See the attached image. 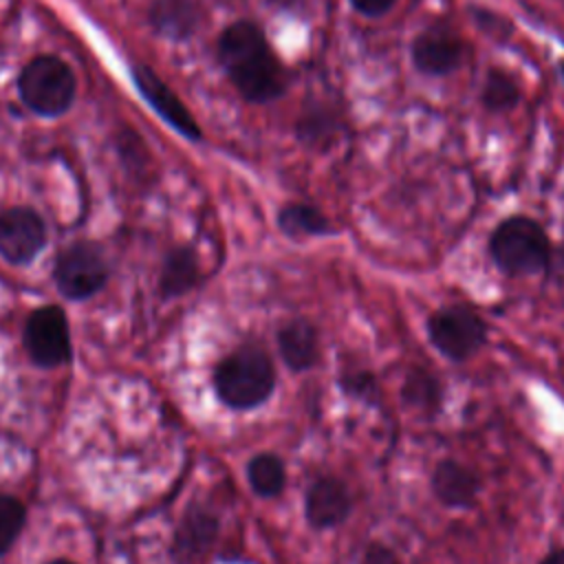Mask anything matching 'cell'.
<instances>
[{
  "label": "cell",
  "mask_w": 564,
  "mask_h": 564,
  "mask_svg": "<svg viewBox=\"0 0 564 564\" xmlns=\"http://www.w3.org/2000/svg\"><path fill=\"white\" fill-rule=\"evenodd\" d=\"M218 59L234 88L253 104L284 95L286 73L262 29L249 20L229 24L218 40Z\"/></svg>",
  "instance_id": "1"
},
{
  "label": "cell",
  "mask_w": 564,
  "mask_h": 564,
  "mask_svg": "<svg viewBox=\"0 0 564 564\" xmlns=\"http://www.w3.org/2000/svg\"><path fill=\"white\" fill-rule=\"evenodd\" d=\"M275 388V370L258 346H242L227 355L214 372L218 399L234 410H251L264 403Z\"/></svg>",
  "instance_id": "2"
},
{
  "label": "cell",
  "mask_w": 564,
  "mask_h": 564,
  "mask_svg": "<svg viewBox=\"0 0 564 564\" xmlns=\"http://www.w3.org/2000/svg\"><path fill=\"white\" fill-rule=\"evenodd\" d=\"M77 93L73 68L57 55H35L18 75V95L22 104L46 119L70 110Z\"/></svg>",
  "instance_id": "3"
},
{
  "label": "cell",
  "mask_w": 564,
  "mask_h": 564,
  "mask_svg": "<svg viewBox=\"0 0 564 564\" xmlns=\"http://www.w3.org/2000/svg\"><path fill=\"white\" fill-rule=\"evenodd\" d=\"M494 262L509 275H533L549 264L551 245L544 229L529 216L502 220L489 240Z\"/></svg>",
  "instance_id": "4"
},
{
  "label": "cell",
  "mask_w": 564,
  "mask_h": 564,
  "mask_svg": "<svg viewBox=\"0 0 564 564\" xmlns=\"http://www.w3.org/2000/svg\"><path fill=\"white\" fill-rule=\"evenodd\" d=\"M53 280L57 291L68 300L93 297L108 280L104 251L88 240L64 247L55 258Z\"/></svg>",
  "instance_id": "5"
},
{
  "label": "cell",
  "mask_w": 564,
  "mask_h": 564,
  "mask_svg": "<svg viewBox=\"0 0 564 564\" xmlns=\"http://www.w3.org/2000/svg\"><path fill=\"white\" fill-rule=\"evenodd\" d=\"M427 335L441 355L452 361H465L482 348L487 328L471 308L445 306L430 317Z\"/></svg>",
  "instance_id": "6"
},
{
  "label": "cell",
  "mask_w": 564,
  "mask_h": 564,
  "mask_svg": "<svg viewBox=\"0 0 564 564\" xmlns=\"http://www.w3.org/2000/svg\"><path fill=\"white\" fill-rule=\"evenodd\" d=\"M22 341L35 366H64L70 359V333L64 311L55 304L35 308L24 324Z\"/></svg>",
  "instance_id": "7"
},
{
  "label": "cell",
  "mask_w": 564,
  "mask_h": 564,
  "mask_svg": "<svg viewBox=\"0 0 564 564\" xmlns=\"http://www.w3.org/2000/svg\"><path fill=\"white\" fill-rule=\"evenodd\" d=\"M46 245V225L31 207L0 212V256L11 264H29Z\"/></svg>",
  "instance_id": "8"
},
{
  "label": "cell",
  "mask_w": 564,
  "mask_h": 564,
  "mask_svg": "<svg viewBox=\"0 0 564 564\" xmlns=\"http://www.w3.org/2000/svg\"><path fill=\"white\" fill-rule=\"evenodd\" d=\"M130 77L134 82V88L139 95L152 106V110L176 132H181L189 141H200L203 132L192 117V112L185 108V104L178 99V95L145 64H132Z\"/></svg>",
  "instance_id": "9"
},
{
  "label": "cell",
  "mask_w": 564,
  "mask_h": 564,
  "mask_svg": "<svg viewBox=\"0 0 564 564\" xmlns=\"http://www.w3.org/2000/svg\"><path fill=\"white\" fill-rule=\"evenodd\" d=\"M412 64L425 75H447L456 70L467 53L465 40L445 22L423 29L412 42Z\"/></svg>",
  "instance_id": "10"
},
{
  "label": "cell",
  "mask_w": 564,
  "mask_h": 564,
  "mask_svg": "<svg viewBox=\"0 0 564 564\" xmlns=\"http://www.w3.org/2000/svg\"><path fill=\"white\" fill-rule=\"evenodd\" d=\"M350 505L352 500L346 485L335 476H322L306 491L304 513L311 527L330 529L348 518Z\"/></svg>",
  "instance_id": "11"
},
{
  "label": "cell",
  "mask_w": 564,
  "mask_h": 564,
  "mask_svg": "<svg viewBox=\"0 0 564 564\" xmlns=\"http://www.w3.org/2000/svg\"><path fill=\"white\" fill-rule=\"evenodd\" d=\"M432 491L447 507H471L480 491V478L471 467L441 460L432 474Z\"/></svg>",
  "instance_id": "12"
},
{
  "label": "cell",
  "mask_w": 564,
  "mask_h": 564,
  "mask_svg": "<svg viewBox=\"0 0 564 564\" xmlns=\"http://www.w3.org/2000/svg\"><path fill=\"white\" fill-rule=\"evenodd\" d=\"M278 348L291 370H308L319 357L317 330L306 319H291L278 333Z\"/></svg>",
  "instance_id": "13"
},
{
  "label": "cell",
  "mask_w": 564,
  "mask_h": 564,
  "mask_svg": "<svg viewBox=\"0 0 564 564\" xmlns=\"http://www.w3.org/2000/svg\"><path fill=\"white\" fill-rule=\"evenodd\" d=\"M152 29L167 40H187L200 20L194 0H152L150 4Z\"/></svg>",
  "instance_id": "14"
},
{
  "label": "cell",
  "mask_w": 564,
  "mask_h": 564,
  "mask_svg": "<svg viewBox=\"0 0 564 564\" xmlns=\"http://www.w3.org/2000/svg\"><path fill=\"white\" fill-rule=\"evenodd\" d=\"M218 522L212 513L194 507L181 522V529L174 535V557L187 562L205 553V549L214 542Z\"/></svg>",
  "instance_id": "15"
},
{
  "label": "cell",
  "mask_w": 564,
  "mask_h": 564,
  "mask_svg": "<svg viewBox=\"0 0 564 564\" xmlns=\"http://www.w3.org/2000/svg\"><path fill=\"white\" fill-rule=\"evenodd\" d=\"M198 258L189 247H174L161 267L159 289L165 297L183 295L198 282Z\"/></svg>",
  "instance_id": "16"
},
{
  "label": "cell",
  "mask_w": 564,
  "mask_h": 564,
  "mask_svg": "<svg viewBox=\"0 0 564 564\" xmlns=\"http://www.w3.org/2000/svg\"><path fill=\"white\" fill-rule=\"evenodd\" d=\"M280 229L291 238L302 236H322L330 231L328 218L313 205L306 203H289L278 214Z\"/></svg>",
  "instance_id": "17"
},
{
  "label": "cell",
  "mask_w": 564,
  "mask_h": 564,
  "mask_svg": "<svg viewBox=\"0 0 564 564\" xmlns=\"http://www.w3.org/2000/svg\"><path fill=\"white\" fill-rule=\"evenodd\" d=\"M247 478L258 496L273 498L284 489L286 482L284 463L275 454H258L247 465Z\"/></svg>",
  "instance_id": "18"
},
{
  "label": "cell",
  "mask_w": 564,
  "mask_h": 564,
  "mask_svg": "<svg viewBox=\"0 0 564 564\" xmlns=\"http://www.w3.org/2000/svg\"><path fill=\"white\" fill-rule=\"evenodd\" d=\"M518 99H520V88L516 79L502 68H491L482 82V93H480L482 106L487 110L502 112V110H511L518 104Z\"/></svg>",
  "instance_id": "19"
},
{
  "label": "cell",
  "mask_w": 564,
  "mask_h": 564,
  "mask_svg": "<svg viewBox=\"0 0 564 564\" xmlns=\"http://www.w3.org/2000/svg\"><path fill=\"white\" fill-rule=\"evenodd\" d=\"M335 130H337V119L335 115H330L328 108H324V104H317V108H306L297 123L300 139L322 150L330 143Z\"/></svg>",
  "instance_id": "20"
},
{
  "label": "cell",
  "mask_w": 564,
  "mask_h": 564,
  "mask_svg": "<svg viewBox=\"0 0 564 564\" xmlns=\"http://www.w3.org/2000/svg\"><path fill=\"white\" fill-rule=\"evenodd\" d=\"M26 522V509L20 498L0 494V555H4L20 538Z\"/></svg>",
  "instance_id": "21"
},
{
  "label": "cell",
  "mask_w": 564,
  "mask_h": 564,
  "mask_svg": "<svg viewBox=\"0 0 564 564\" xmlns=\"http://www.w3.org/2000/svg\"><path fill=\"white\" fill-rule=\"evenodd\" d=\"M403 399L412 408L434 410L436 403L441 401V390H438L436 379L423 370L410 372L405 379V386H403Z\"/></svg>",
  "instance_id": "22"
},
{
  "label": "cell",
  "mask_w": 564,
  "mask_h": 564,
  "mask_svg": "<svg viewBox=\"0 0 564 564\" xmlns=\"http://www.w3.org/2000/svg\"><path fill=\"white\" fill-rule=\"evenodd\" d=\"M341 388L346 394L355 397V399H364V401H375L377 397V381L370 372L366 370H352V372H346L341 375Z\"/></svg>",
  "instance_id": "23"
},
{
  "label": "cell",
  "mask_w": 564,
  "mask_h": 564,
  "mask_svg": "<svg viewBox=\"0 0 564 564\" xmlns=\"http://www.w3.org/2000/svg\"><path fill=\"white\" fill-rule=\"evenodd\" d=\"M361 564H401L397 553L386 544H370L364 553Z\"/></svg>",
  "instance_id": "24"
},
{
  "label": "cell",
  "mask_w": 564,
  "mask_h": 564,
  "mask_svg": "<svg viewBox=\"0 0 564 564\" xmlns=\"http://www.w3.org/2000/svg\"><path fill=\"white\" fill-rule=\"evenodd\" d=\"M397 0H350V4L364 13V15H370V18H377V15H383L386 11L392 9Z\"/></svg>",
  "instance_id": "25"
},
{
  "label": "cell",
  "mask_w": 564,
  "mask_h": 564,
  "mask_svg": "<svg viewBox=\"0 0 564 564\" xmlns=\"http://www.w3.org/2000/svg\"><path fill=\"white\" fill-rule=\"evenodd\" d=\"M540 564H564V549H557V551L549 553Z\"/></svg>",
  "instance_id": "26"
},
{
  "label": "cell",
  "mask_w": 564,
  "mask_h": 564,
  "mask_svg": "<svg viewBox=\"0 0 564 564\" xmlns=\"http://www.w3.org/2000/svg\"><path fill=\"white\" fill-rule=\"evenodd\" d=\"M48 564H75V562H68V560H53V562H48Z\"/></svg>",
  "instance_id": "27"
},
{
  "label": "cell",
  "mask_w": 564,
  "mask_h": 564,
  "mask_svg": "<svg viewBox=\"0 0 564 564\" xmlns=\"http://www.w3.org/2000/svg\"><path fill=\"white\" fill-rule=\"evenodd\" d=\"M560 68H562V77H564V62H560Z\"/></svg>",
  "instance_id": "28"
}]
</instances>
